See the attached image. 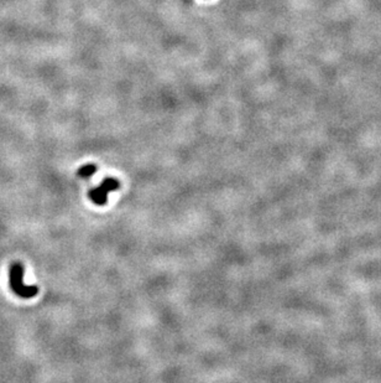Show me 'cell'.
Wrapping results in <instances>:
<instances>
[{"label":"cell","instance_id":"6da1fadb","mask_svg":"<svg viewBox=\"0 0 381 383\" xmlns=\"http://www.w3.org/2000/svg\"><path fill=\"white\" fill-rule=\"evenodd\" d=\"M9 283L12 290L20 298H34L39 293V288L36 285H26L24 283V266L19 262H14L10 266Z\"/></svg>","mask_w":381,"mask_h":383},{"label":"cell","instance_id":"7a4b0ae2","mask_svg":"<svg viewBox=\"0 0 381 383\" xmlns=\"http://www.w3.org/2000/svg\"><path fill=\"white\" fill-rule=\"evenodd\" d=\"M118 187V182L115 181V180L113 179H105L104 181H103V184L99 186L98 188H96V190L91 191V194H89V196H91V199L93 200L96 204H104L105 200H107V193L108 191H112L114 190V188Z\"/></svg>","mask_w":381,"mask_h":383},{"label":"cell","instance_id":"3957f363","mask_svg":"<svg viewBox=\"0 0 381 383\" xmlns=\"http://www.w3.org/2000/svg\"><path fill=\"white\" fill-rule=\"evenodd\" d=\"M96 170H97L96 165H93V164H92V165L91 164H88V165L82 166V168L78 170V175H80V176H82V177H89L92 174H94V172H96Z\"/></svg>","mask_w":381,"mask_h":383}]
</instances>
